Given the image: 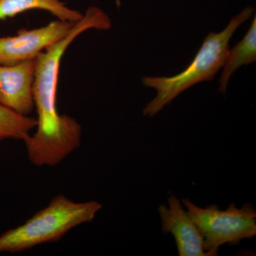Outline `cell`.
<instances>
[{
  "label": "cell",
  "instance_id": "1",
  "mask_svg": "<svg viewBox=\"0 0 256 256\" xmlns=\"http://www.w3.org/2000/svg\"><path fill=\"white\" fill-rule=\"evenodd\" d=\"M111 26L110 18L104 10L90 6L66 36L44 50L35 60L33 94L38 114L36 130L24 141L32 164L54 166L80 146L82 126L73 118L60 116L57 111L60 62L66 50L79 35L92 28L108 30Z\"/></svg>",
  "mask_w": 256,
  "mask_h": 256
},
{
  "label": "cell",
  "instance_id": "2",
  "mask_svg": "<svg viewBox=\"0 0 256 256\" xmlns=\"http://www.w3.org/2000/svg\"><path fill=\"white\" fill-rule=\"evenodd\" d=\"M254 12V8L247 6L230 20L223 31L220 33L210 32L192 63L181 73L172 77H142L143 85L156 92V97L143 108V116L154 117L195 84L213 80L226 60L229 41Z\"/></svg>",
  "mask_w": 256,
  "mask_h": 256
},
{
  "label": "cell",
  "instance_id": "3",
  "mask_svg": "<svg viewBox=\"0 0 256 256\" xmlns=\"http://www.w3.org/2000/svg\"><path fill=\"white\" fill-rule=\"evenodd\" d=\"M98 202H75L58 195L22 225L0 236V252H18L56 242L72 228L92 222L102 208Z\"/></svg>",
  "mask_w": 256,
  "mask_h": 256
},
{
  "label": "cell",
  "instance_id": "4",
  "mask_svg": "<svg viewBox=\"0 0 256 256\" xmlns=\"http://www.w3.org/2000/svg\"><path fill=\"white\" fill-rule=\"evenodd\" d=\"M182 203L200 230L204 248L210 256H218L224 244L234 245L256 236V212L252 204L238 208L232 203L222 210L216 204L202 208L188 198H182Z\"/></svg>",
  "mask_w": 256,
  "mask_h": 256
},
{
  "label": "cell",
  "instance_id": "5",
  "mask_svg": "<svg viewBox=\"0 0 256 256\" xmlns=\"http://www.w3.org/2000/svg\"><path fill=\"white\" fill-rule=\"evenodd\" d=\"M74 24L57 20L42 28L20 30L14 36L0 37V65L36 60L42 52L66 36Z\"/></svg>",
  "mask_w": 256,
  "mask_h": 256
},
{
  "label": "cell",
  "instance_id": "6",
  "mask_svg": "<svg viewBox=\"0 0 256 256\" xmlns=\"http://www.w3.org/2000/svg\"><path fill=\"white\" fill-rule=\"evenodd\" d=\"M168 206L160 205L158 212L162 232L171 234L176 242L180 256H210L204 248V239L196 224L174 196L168 198Z\"/></svg>",
  "mask_w": 256,
  "mask_h": 256
},
{
  "label": "cell",
  "instance_id": "7",
  "mask_svg": "<svg viewBox=\"0 0 256 256\" xmlns=\"http://www.w3.org/2000/svg\"><path fill=\"white\" fill-rule=\"evenodd\" d=\"M35 70V60L0 65V104L23 116L31 114Z\"/></svg>",
  "mask_w": 256,
  "mask_h": 256
},
{
  "label": "cell",
  "instance_id": "8",
  "mask_svg": "<svg viewBox=\"0 0 256 256\" xmlns=\"http://www.w3.org/2000/svg\"><path fill=\"white\" fill-rule=\"evenodd\" d=\"M32 10H44L58 20L70 22L79 21L84 14L69 8L63 0H0V20L14 18Z\"/></svg>",
  "mask_w": 256,
  "mask_h": 256
},
{
  "label": "cell",
  "instance_id": "9",
  "mask_svg": "<svg viewBox=\"0 0 256 256\" xmlns=\"http://www.w3.org/2000/svg\"><path fill=\"white\" fill-rule=\"evenodd\" d=\"M256 60V16L250 24V28L242 41L232 50H229L224 63L220 80L218 92L226 94L230 77L237 69L244 65H249Z\"/></svg>",
  "mask_w": 256,
  "mask_h": 256
},
{
  "label": "cell",
  "instance_id": "10",
  "mask_svg": "<svg viewBox=\"0 0 256 256\" xmlns=\"http://www.w3.org/2000/svg\"><path fill=\"white\" fill-rule=\"evenodd\" d=\"M36 124V118L18 114L0 104V140L14 139L24 142Z\"/></svg>",
  "mask_w": 256,
  "mask_h": 256
}]
</instances>
